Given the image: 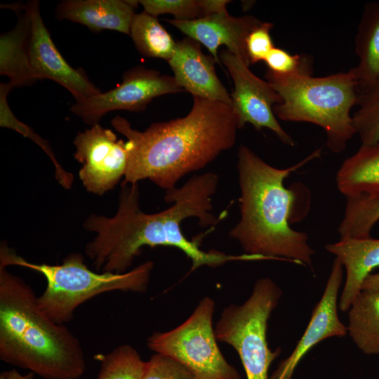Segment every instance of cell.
Returning a JSON list of instances; mask_svg holds the SVG:
<instances>
[{
    "mask_svg": "<svg viewBox=\"0 0 379 379\" xmlns=\"http://www.w3.org/2000/svg\"><path fill=\"white\" fill-rule=\"evenodd\" d=\"M145 366L135 348L122 345L102 357L97 379H142Z\"/></svg>",
    "mask_w": 379,
    "mask_h": 379,
    "instance_id": "obj_25",
    "label": "cell"
},
{
    "mask_svg": "<svg viewBox=\"0 0 379 379\" xmlns=\"http://www.w3.org/2000/svg\"><path fill=\"white\" fill-rule=\"evenodd\" d=\"M343 270V265L335 258L322 296L314 307L302 337L269 379H291L298 364L312 347L328 338L343 337L347 333V328L338 314V295Z\"/></svg>",
    "mask_w": 379,
    "mask_h": 379,
    "instance_id": "obj_13",
    "label": "cell"
},
{
    "mask_svg": "<svg viewBox=\"0 0 379 379\" xmlns=\"http://www.w3.org/2000/svg\"><path fill=\"white\" fill-rule=\"evenodd\" d=\"M325 248L335 255L345 270L346 278L338 306L340 310L348 311L361 291L365 279L379 266V239L340 238Z\"/></svg>",
    "mask_w": 379,
    "mask_h": 379,
    "instance_id": "obj_17",
    "label": "cell"
},
{
    "mask_svg": "<svg viewBox=\"0 0 379 379\" xmlns=\"http://www.w3.org/2000/svg\"><path fill=\"white\" fill-rule=\"evenodd\" d=\"M111 124L128 140V161L122 183L149 179L166 191L230 149L239 129L232 106L196 96L185 117L153 123L144 131L133 128L119 116Z\"/></svg>",
    "mask_w": 379,
    "mask_h": 379,
    "instance_id": "obj_2",
    "label": "cell"
},
{
    "mask_svg": "<svg viewBox=\"0 0 379 379\" xmlns=\"http://www.w3.org/2000/svg\"><path fill=\"white\" fill-rule=\"evenodd\" d=\"M187 37L203 44L211 56L220 65L218 49L221 45L251 65L246 51V39L250 32L262 21L251 16L234 17L227 11L213 13L191 20L166 19Z\"/></svg>",
    "mask_w": 379,
    "mask_h": 379,
    "instance_id": "obj_14",
    "label": "cell"
},
{
    "mask_svg": "<svg viewBox=\"0 0 379 379\" xmlns=\"http://www.w3.org/2000/svg\"><path fill=\"white\" fill-rule=\"evenodd\" d=\"M347 333L365 354L379 356V291H361L348 310Z\"/></svg>",
    "mask_w": 379,
    "mask_h": 379,
    "instance_id": "obj_21",
    "label": "cell"
},
{
    "mask_svg": "<svg viewBox=\"0 0 379 379\" xmlns=\"http://www.w3.org/2000/svg\"><path fill=\"white\" fill-rule=\"evenodd\" d=\"M319 155L318 149L291 167L279 168L266 163L248 147H239L241 217L229 235L240 244L244 253L312 267L314 251L308 244L306 233L290 226L295 195L284 182Z\"/></svg>",
    "mask_w": 379,
    "mask_h": 379,
    "instance_id": "obj_3",
    "label": "cell"
},
{
    "mask_svg": "<svg viewBox=\"0 0 379 379\" xmlns=\"http://www.w3.org/2000/svg\"><path fill=\"white\" fill-rule=\"evenodd\" d=\"M11 265L44 275L46 287L37 298L38 305L50 319L59 324L70 321L79 305L99 294L114 291L145 292L154 267L152 261H147L124 273H99L88 268L79 253L68 255L59 265L34 263L19 256L2 241L0 266Z\"/></svg>",
    "mask_w": 379,
    "mask_h": 379,
    "instance_id": "obj_6",
    "label": "cell"
},
{
    "mask_svg": "<svg viewBox=\"0 0 379 379\" xmlns=\"http://www.w3.org/2000/svg\"><path fill=\"white\" fill-rule=\"evenodd\" d=\"M182 91L173 77L139 65L126 71L121 83L114 88L75 101L70 111L93 126L109 112L142 111L153 98Z\"/></svg>",
    "mask_w": 379,
    "mask_h": 379,
    "instance_id": "obj_9",
    "label": "cell"
},
{
    "mask_svg": "<svg viewBox=\"0 0 379 379\" xmlns=\"http://www.w3.org/2000/svg\"><path fill=\"white\" fill-rule=\"evenodd\" d=\"M32 288L0 266V359L44 379H79L86 359L78 338L40 309Z\"/></svg>",
    "mask_w": 379,
    "mask_h": 379,
    "instance_id": "obj_4",
    "label": "cell"
},
{
    "mask_svg": "<svg viewBox=\"0 0 379 379\" xmlns=\"http://www.w3.org/2000/svg\"><path fill=\"white\" fill-rule=\"evenodd\" d=\"M379 220V198L346 197L343 218L338 227L340 238H368Z\"/></svg>",
    "mask_w": 379,
    "mask_h": 379,
    "instance_id": "obj_23",
    "label": "cell"
},
{
    "mask_svg": "<svg viewBox=\"0 0 379 379\" xmlns=\"http://www.w3.org/2000/svg\"><path fill=\"white\" fill-rule=\"evenodd\" d=\"M358 64L352 68L358 87L379 78V1L366 4L355 39Z\"/></svg>",
    "mask_w": 379,
    "mask_h": 379,
    "instance_id": "obj_20",
    "label": "cell"
},
{
    "mask_svg": "<svg viewBox=\"0 0 379 379\" xmlns=\"http://www.w3.org/2000/svg\"><path fill=\"white\" fill-rule=\"evenodd\" d=\"M27 4L32 22L29 58L36 80L48 79L58 83L72 93L75 101L101 93L81 68H73L62 56L41 18L39 1Z\"/></svg>",
    "mask_w": 379,
    "mask_h": 379,
    "instance_id": "obj_12",
    "label": "cell"
},
{
    "mask_svg": "<svg viewBox=\"0 0 379 379\" xmlns=\"http://www.w3.org/2000/svg\"><path fill=\"white\" fill-rule=\"evenodd\" d=\"M142 379H196L193 373L174 359L155 353L146 361Z\"/></svg>",
    "mask_w": 379,
    "mask_h": 379,
    "instance_id": "obj_27",
    "label": "cell"
},
{
    "mask_svg": "<svg viewBox=\"0 0 379 379\" xmlns=\"http://www.w3.org/2000/svg\"><path fill=\"white\" fill-rule=\"evenodd\" d=\"M74 158L82 165L79 175L86 190L102 195L124 178L128 161L127 142L99 124L79 132Z\"/></svg>",
    "mask_w": 379,
    "mask_h": 379,
    "instance_id": "obj_10",
    "label": "cell"
},
{
    "mask_svg": "<svg viewBox=\"0 0 379 379\" xmlns=\"http://www.w3.org/2000/svg\"><path fill=\"white\" fill-rule=\"evenodd\" d=\"M281 295V289L272 279H259L244 303L224 308L214 328L217 340L237 352L247 379H269L270 366L281 352L280 348L270 349L267 329Z\"/></svg>",
    "mask_w": 379,
    "mask_h": 379,
    "instance_id": "obj_7",
    "label": "cell"
},
{
    "mask_svg": "<svg viewBox=\"0 0 379 379\" xmlns=\"http://www.w3.org/2000/svg\"><path fill=\"white\" fill-rule=\"evenodd\" d=\"M335 181L345 197L379 198V142L361 145L346 159L338 170Z\"/></svg>",
    "mask_w": 379,
    "mask_h": 379,
    "instance_id": "obj_19",
    "label": "cell"
},
{
    "mask_svg": "<svg viewBox=\"0 0 379 379\" xmlns=\"http://www.w3.org/2000/svg\"><path fill=\"white\" fill-rule=\"evenodd\" d=\"M144 11L157 17L170 13L175 20H191L205 16L201 0H140Z\"/></svg>",
    "mask_w": 379,
    "mask_h": 379,
    "instance_id": "obj_26",
    "label": "cell"
},
{
    "mask_svg": "<svg viewBox=\"0 0 379 379\" xmlns=\"http://www.w3.org/2000/svg\"><path fill=\"white\" fill-rule=\"evenodd\" d=\"M273 24L262 22L254 28L246 39V51L251 65L265 60L274 46L270 36Z\"/></svg>",
    "mask_w": 379,
    "mask_h": 379,
    "instance_id": "obj_28",
    "label": "cell"
},
{
    "mask_svg": "<svg viewBox=\"0 0 379 379\" xmlns=\"http://www.w3.org/2000/svg\"><path fill=\"white\" fill-rule=\"evenodd\" d=\"M218 55L220 63L226 67L234 81L232 107L238 117L239 128L248 123L257 130L266 128L284 144L293 146V139L282 128L273 112V105L282 101L279 94L269 82L255 75L241 58L228 50L223 49Z\"/></svg>",
    "mask_w": 379,
    "mask_h": 379,
    "instance_id": "obj_11",
    "label": "cell"
},
{
    "mask_svg": "<svg viewBox=\"0 0 379 379\" xmlns=\"http://www.w3.org/2000/svg\"><path fill=\"white\" fill-rule=\"evenodd\" d=\"M265 78L282 99L273 107L278 119L321 127L327 147L335 153L356 135L351 109L357 105L358 83L350 69L320 77H312V69L287 74L267 69Z\"/></svg>",
    "mask_w": 379,
    "mask_h": 379,
    "instance_id": "obj_5",
    "label": "cell"
},
{
    "mask_svg": "<svg viewBox=\"0 0 379 379\" xmlns=\"http://www.w3.org/2000/svg\"><path fill=\"white\" fill-rule=\"evenodd\" d=\"M361 291H379V273L370 274L364 280Z\"/></svg>",
    "mask_w": 379,
    "mask_h": 379,
    "instance_id": "obj_32",
    "label": "cell"
},
{
    "mask_svg": "<svg viewBox=\"0 0 379 379\" xmlns=\"http://www.w3.org/2000/svg\"><path fill=\"white\" fill-rule=\"evenodd\" d=\"M357 106L352 123L361 145L379 142V78L368 86L358 87Z\"/></svg>",
    "mask_w": 379,
    "mask_h": 379,
    "instance_id": "obj_24",
    "label": "cell"
},
{
    "mask_svg": "<svg viewBox=\"0 0 379 379\" xmlns=\"http://www.w3.org/2000/svg\"><path fill=\"white\" fill-rule=\"evenodd\" d=\"M218 176L208 172L195 175L179 188L166 191L164 200L173 205L147 214L140 209L138 183L121 184L119 206L112 217L92 214L84 227L96 234L86 246L85 252L96 270L124 273L131 267L144 246H171L181 250L192 260L191 271L206 265L215 267L232 260H263L244 253L227 255L200 248V239L189 240L180 224L187 218H198L203 227L215 226L218 220L212 213L211 197L218 185Z\"/></svg>",
    "mask_w": 379,
    "mask_h": 379,
    "instance_id": "obj_1",
    "label": "cell"
},
{
    "mask_svg": "<svg viewBox=\"0 0 379 379\" xmlns=\"http://www.w3.org/2000/svg\"><path fill=\"white\" fill-rule=\"evenodd\" d=\"M130 35L137 50L144 56L168 61L174 53L176 42L157 18L145 11L134 15Z\"/></svg>",
    "mask_w": 379,
    "mask_h": 379,
    "instance_id": "obj_22",
    "label": "cell"
},
{
    "mask_svg": "<svg viewBox=\"0 0 379 379\" xmlns=\"http://www.w3.org/2000/svg\"><path fill=\"white\" fill-rule=\"evenodd\" d=\"M13 10L16 25L0 37V74L9 79L13 87L30 86L36 80L29 62V44L31 17L27 3L1 5Z\"/></svg>",
    "mask_w": 379,
    "mask_h": 379,
    "instance_id": "obj_18",
    "label": "cell"
},
{
    "mask_svg": "<svg viewBox=\"0 0 379 379\" xmlns=\"http://www.w3.org/2000/svg\"><path fill=\"white\" fill-rule=\"evenodd\" d=\"M215 302L204 297L182 324L166 332H154L147 347L187 367L196 379H241L237 368L220 352L213 327Z\"/></svg>",
    "mask_w": 379,
    "mask_h": 379,
    "instance_id": "obj_8",
    "label": "cell"
},
{
    "mask_svg": "<svg viewBox=\"0 0 379 379\" xmlns=\"http://www.w3.org/2000/svg\"><path fill=\"white\" fill-rule=\"evenodd\" d=\"M227 0H201L205 15L227 11Z\"/></svg>",
    "mask_w": 379,
    "mask_h": 379,
    "instance_id": "obj_30",
    "label": "cell"
},
{
    "mask_svg": "<svg viewBox=\"0 0 379 379\" xmlns=\"http://www.w3.org/2000/svg\"><path fill=\"white\" fill-rule=\"evenodd\" d=\"M168 62L175 81L184 91L193 97L232 106L231 95L215 73V60L204 53L199 42L190 37L177 41Z\"/></svg>",
    "mask_w": 379,
    "mask_h": 379,
    "instance_id": "obj_15",
    "label": "cell"
},
{
    "mask_svg": "<svg viewBox=\"0 0 379 379\" xmlns=\"http://www.w3.org/2000/svg\"><path fill=\"white\" fill-rule=\"evenodd\" d=\"M138 4L131 0H64L57 5L55 16L81 24L93 32L109 29L130 35Z\"/></svg>",
    "mask_w": 379,
    "mask_h": 379,
    "instance_id": "obj_16",
    "label": "cell"
},
{
    "mask_svg": "<svg viewBox=\"0 0 379 379\" xmlns=\"http://www.w3.org/2000/svg\"><path fill=\"white\" fill-rule=\"evenodd\" d=\"M0 379H35V378L32 372L22 374L16 369H11L2 371L0 373Z\"/></svg>",
    "mask_w": 379,
    "mask_h": 379,
    "instance_id": "obj_31",
    "label": "cell"
},
{
    "mask_svg": "<svg viewBox=\"0 0 379 379\" xmlns=\"http://www.w3.org/2000/svg\"><path fill=\"white\" fill-rule=\"evenodd\" d=\"M265 62L268 70L280 74H291L304 69H312L307 57L291 55L287 51L274 47L266 57Z\"/></svg>",
    "mask_w": 379,
    "mask_h": 379,
    "instance_id": "obj_29",
    "label": "cell"
}]
</instances>
